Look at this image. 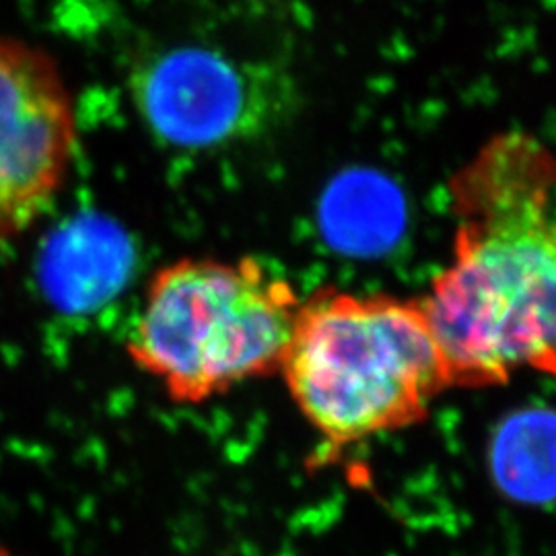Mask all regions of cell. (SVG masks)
I'll list each match as a JSON object with an SVG mask.
<instances>
[{"mask_svg":"<svg viewBox=\"0 0 556 556\" xmlns=\"http://www.w3.org/2000/svg\"><path fill=\"white\" fill-rule=\"evenodd\" d=\"M452 260L422 295L454 390L556 378V151L486 140L450 179Z\"/></svg>","mask_w":556,"mask_h":556,"instance_id":"1","label":"cell"},{"mask_svg":"<svg viewBox=\"0 0 556 556\" xmlns=\"http://www.w3.org/2000/svg\"><path fill=\"white\" fill-rule=\"evenodd\" d=\"M278 376L332 452L422 422L454 390L420 298L332 287L301 299Z\"/></svg>","mask_w":556,"mask_h":556,"instance_id":"2","label":"cell"},{"mask_svg":"<svg viewBox=\"0 0 556 556\" xmlns=\"http://www.w3.org/2000/svg\"><path fill=\"white\" fill-rule=\"evenodd\" d=\"M299 305L295 287L260 260H174L149 278L124 349L174 404L199 406L277 376Z\"/></svg>","mask_w":556,"mask_h":556,"instance_id":"3","label":"cell"},{"mask_svg":"<svg viewBox=\"0 0 556 556\" xmlns=\"http://www.w3.org/2000/svg\"><path fill=\"white\" fill-rule=\"evenodd\" d=\"M130 96L147 130L184 151L270 132L295 103L293 80L277 66L199 43L144 54L132 66Z\"/></svg>","mask_w":556,"mask_h":556,"instance_id":"4","label":"cell"},{"mask_svg":"<svg viewBox=\"0 0 556 556\" xmlns=\"http://www.w3.org/2000/svg\"><path fill=\"white\" fill-rule=\"evenodd\" d=\"M77 137L75 100L59 62L36 43L0 36V243L54 204Z\"/></svg>","mask_w":556,"mask_h":556,"instance_id":"5","label":"cell"},{"mask_svg":"<svg viewBox=\"0 0 556 556\" xmlns=\"http://www.w3.org/2000/svg\"><path fill=\"white\" fill-rule=\"evenodd\" d=\"M501 438L498 477L509 491L521 495L523 484L536 462L538 497L556 493V425L555 418L532 417L517 420Z\"/></svg>","mask_w":556,"mask_h":556,"instance_id":"6","label":"cell"},{"mask_svg":"<svg viewBox=\"0 0 556 556\" xmlns=\"http://www.w3.org/2000/svg\"><path fill=\"white\" fill-rule=\"evenodd\" d=\"M0 556H17L13 555L9 548H4V546H0Z\"/></svg>","mask_w":556,"mask_h":556,"instance_id":"7","label":"cell"}]
</instances>
